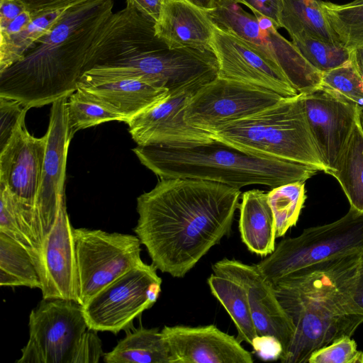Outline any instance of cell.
Wrapping results in <instances>:
<instances>
[{
	"label": "cell",
	"mask_w": 363,
	"mask_h": 363,
	"mask_svg": "<svg viewBox=\"0 0 363 363\" xmlns=\"http://www.w3.org/2000/svg\"><path fill=\"white\" fill-rule=\"evenodd\" d=\"M307 122L326 174L334 171L350 137L360 107L320 86L301 94Z\"/></svg>",
	"instance_id": "14"
},
{
	"label": "cell",
	"mask_w": 363,
	"mask_h": 363,
	"mask_svg": "<svg viewBox=\"0 0 363 363\" xmlns=\"http://www.w3.org/2000/svg\"><path fill=\"white\" fill-rule=\"evenodd\" d=\"M67 9L35 15L23 31L8 38H0V72L19 61L38 39L51 30Z\"/></svg>",
	"instance_id": "28"
},
{
	"label": "cell",
	"mask_w": 363,
	"mask_h": 363,
	"mask_svg": "<svg viewBox=\"0 0 363 363\" xmlns=\"http://www.w3.org/2000/svg\"><path fill=\"white\" fill-rule=\"evenodd\" d=\"M238 4L247 6L256 17L269 19L278 30L281 28L280 16L283 0H235Z\"/></svg>",
	"instance_id": "38"
},
{
	"label": "cell",
	"mask_w": 363,
	"mask_h": 363,
	"mask_svg": "<svg viewBox=\"0 0 363 363\" xmlns=\"http://www.w3.org/2000/svg\"><path fill=\"white\" fill-rule=\"evenodd\" d=\"M212 269L214 274L230 278L244 288L258 337H273L280 343L283 349L281 360L291 344L295 328L281 306L274 286L256 264L224 258L216 262Z\"/></svg>",
	"instance_id": "13"
},
{
	"label": "cell",
	"mask_w": 363,
	"mask_h": 363,
	"mask_svg": "<svg viewBox=\"0 0 363 363\" xmlns=\"http://www.w3.org/2000/svg\"><path fill=\"white\" fill-rule=\"evenodd\" d=\"M152 264L142 262L105 286L83 306L89 328L114 334L157 301L162 279Z\"/></svg>",
	"instance_id": "9"
},
{
	"label": "cell",
	"mask_w": 363,
	"mask_h": 363,
	"mask_svg": "<svg viewBox=\"0 0 363 363\" xmlns=\"http://www.w3.org/2000/svg\"><path fill=\"white\" fill-rule=\"evenodd\" d=\"M29 338L17 363H69L88 328L83 306L68 299H43L28 321Z\"/></svg>",
	"instance_id": "11"
},
{
	"label": "cell",
	"mask_w": 363,
	"mask_h": 363,
	"mask_svg": "<svg viewBox=\"0 0 363 363\" xmlns=\"http://www.w3.org/2000/svg\"><path fill=\"white\" fill-rule=\"evenodd\" d=\"M360 117H361L362 123L363 124V108H360Z\"/></svg>",
	"instance_id": "47"
},
{
	"label": "cell",
	"mask_w": 363,
	"mask_h": 363,
	"mask_svg": "<svg viewBox=\"0 0 363 363\" xmlns=\"http://www.w3.org/2000/svg\"><path fill=\"white\" fill-rule=\"evenodd\" d=\"M25 118L26 116L21 118L11 137L0 150V184L36 210L47 136L32 135L26 128Z\"/></svg>",
	"instance_id": "18"
},
{
	"label": "cell",
	"mask_w": 363,
	"mask_h": 363,
	"mask_svg": "<svg viewBox=\"0 0 363 363\" xmlns=\"http://www.w3.org/2000/svg\"><path fill=\"white\" fill-rule=\"evenodd\" d=\"M199 88L169 94L132 118L127 124L133 140L137 145L172 147L191 146L213 140L211 133L188 124L184 120V108Z\"/></svg>",
	"instance_id": "16"
},
{
	"label": "cell",
	"mask_w": 363,
	"mask_h": 363,
	"mask_svg": "<svg viewBox=\"0 0 363 363\" xmlns=\"http://www.w3.org/2000/svg\"><path fill=\"white\" fill-rule=\"evenodd\" d=\"M106 363H174L169 346L158 328L143 326L128 333L104 354Z\"/></svg>",
	"instance_id": "23"
},
{
	"label": "cell",
	"mask_w": 363,
	"mask_h": 363,
	"mask_svg": "<svg viewBox=\"0 0 363 363\" xmlns=\"http://www.w3.org/2000/svg\"><path fill=\"white\" fill-rule=\"evenodd\" d=\"M166 0H126V5L135 8L153 22L159 20L163 5Z\"/></svg>",
	"instance_id": "41"
},
{
	"label": "cell",
	"mask_w": 363,
	"mask_h": 363,
	"mask_svg": "<svg viewBox=\"0 0 363 363\" xmlns=\"http://www.w3.org/2000/svg\"><path fill=\"white\" fill-rule=\"evenodd\" d=\"M280 26L291 38L306 35L330 43L341 42L327 18L320 0H283Z\"/></svg>",
	"instance_id": "25"
},
{
	"label": "cell",
	"mask_w": 363,
	"mask_h": 363,
	"mask_svg": "<svg viewBox=\"0 0 363 363\" xmlns=\"http://www.w3.org/2000/svg\"><path fill=\"white\" fill-rule=\"evenodd\" d=\"M67 122L74 135L78 130L109 121L126 120L80 88L67 98Z\"/></svg>",
	"instance_id": "30"
},
{
	"label": "cell",
	"mask_w": 363,
	"mask_h": 363,
	"mask_svg": "<svg viewBox=\"0 0 363 363\" xmlns=\"http://www.w3.org/2000/svg\"><path fill=\"white\" fill-rule=\"evenodd\" d=\"M29 109L18 100L0 96V150L9 141L18 122Z\"/></svg>",
	"instance_id": "36"
},
{
	"label": "cell",
	"mask_w": 363,
	"mask_h": 363,
	"mask_svg": "<svg viewBox=\"0 0 363 363\" xmlns=\"http://www.w3.org/2000/svg\"><path fill=\"white\" fill-rule=\"evenodd\" d=\"M0 232L7 235L24 246L31 257L37 250V245L26 226L17 208L14 195L0 184Z\"/></svg>",
	"instance_id": "33"
},
{
	"label": "cell",
	"mask_w": 363,
	"mask_h": 363,
	"mask_svg": "<svg viewBox=\"0 0 363 363\" xmlns=\"http://www.w3.org/2000/svg\"><path fill=\"white\" fill-rule=\"evenodd\" d=\"M354 298L356 303L363 312V252L357 272Z\"/></svg>",
	"instance_id": "43"
},
{
	"label": "cell",
	"mask_w": 363,
	"mask_h": 363,
	"mask_svg": "<svg viewBox=\"0 0 363 363\" xmlns=\"http://www.w3.org/2000/svg\"><path fill=\"white\" fill-rule=\"evenodd\" d=\"M322 86L363 108V81L350 60L333 69L323 72Z\"/></svg>",
	"instance_id": "34"
},
{
	"label": "cell",
	"mask_w": 363,
	"mask_h": 363,
	"mask_svg": "<svg viewBox=\"0 0 363 363\" xmlns=\"http://www.w3.org/2000/svg\"><path fill=\"white\" fill-rule=\"evenodd\" d=\"M291 39L302 56L321 73L333 69L350 60V50L341 42L330 43L306 35Z\"/></svg>",
	"instance_id": "32"
},
{
	"label": "cell",
	"mask_w": 363,
	"mask_h": 363,
	"mask_svg": "<svg viewBox=\"0 0 363 363\" xmlns=\"http://www.w3.org/2000/svg\"><path fill=\"white\" fill-rule=\"evenodd\" d=\"M133 151L160 179L206 180L240 189L306 182L318 172L303 164L246 153L215 139L184 147L138 145Z\"/></svg>",
	"instance_id": "4"
},
{
	"label": "cell",
	"mask_w": 363,
	"mask_h": 363,
	"mask_svg": "<svg viewBox=\"0 0 363 363\" xmlns=\"http://www.w3.org/2000/svg\"><path fill=\"white\" fill-rule=\"evenodd\" d=\"M74 228L67 211L65 196L54 223L42 238L32 257L42 284L43 299L78 302Z\"/></svg>",
	"instance_id": "12"
},
{
	"label": "cell",
	"mask_w": 363,
	"mask_h": 363,
	"mask_svg": "<svg viewBox=\"0 0 363 363\" xmlns=\"http://www.w3.org/2000/svg\"><path fill=\"white\" fill-rule=\"evenodd\" d=\"M356 252H363V212L350 207L331 223L306 228L297 237L281 240L256 266L274 286L303 268Z\"/></svg>",
	"instance_id": "6"
},
{
	"label": "cell",
	"mask_w": 363,
	"mask_h": 363,
	"mask_svg": "<svg viewBox=\"0 0 363 363\" xmlns=\"http://www.w3.org/2000/svg\"><path fill=\"white\" fill-rule=\"evenodd\" d=\"M113 7V0H105L67 9L19 61L0 72V96L31 108L72 94L87 71L94 41Z\"/></svg>",
	"instance_id": "2"
},
{
	"label": "cell",
	"mask_w": 363,
	"mask_h": 363,
	"mask_svg": "<svg viewBox=\"0 0 363 363\" xmlns=\"http://www.w3.org/2000/svg\"><path fill=\"white\" fill-rule=\"evenodd\" d=\"M238 228L249 251L267 256L275 250V224L267 193L259 189L245 191L239 204Z\"/></svg>",
	"instance_id": "22"
},
{
	"label": "cell",
	"mask_w": 363,
	"mask_h": 363,
	"mask_svg": "<svg viewBox=\"0 0 363 363\" xmlns=\"http://www.w3.org/2000/svg\"><path fill=\"white\" fill-rule=\"evenodd\" d=\"M78 302L84 306L96 293L143 262L137 235L74 228Z\"/></svg>",
	"instance_id": "8"
},
{
	"label": "cell",
	"mask_w": 363,
	"mask_h": 363,
	"mask_svg": "<svg viewBox=\"0 0 363 363\" xmlns=\"http://www.w3.org/2000/svg\"><path fill=\"white\" fill-rule=\"evenodd\" d=\"M77 88L83 89L122 116L126 120V123L169 95L164 88L135 78L107 80L81 79Z\"/></svg>",
	"instance_id": "21"
},
{
	"label": "cell",
	"mask_w": 363,
	"mask_h": 363,
	"mask_svg": "<svg viewBox=\"0 0 363 363\" xmlns=\"http://www.w3.org/2000/svg\"><path fill=\"white\" fill-rule=\"evenodd\" d=\"M240 189L194 179H160L137 198L134 228L152 264L182 278L230 234Z\"/></svg>",
	"instance_id": "1"
},
{
	"label": "cell",
	"mask_w": 363,
	"mask_h": 363,
	"mask_svg": "<svg viewBox=\"0 0 363 363\" xmlns=\"http://www.w3.org/2000/svg\"><path fill=\"white\" fill-rule=\"evenodd\" d=\"M155 30L169 48L212 50L213 23L206 11L186 0H166Z\"/></svg>",
	"instance_id": "20"
},
{
	"label": "cell",
	"mask_w": 363,
	"mask_h": 363,
	"mask_svg": "<svg viewBox=\"0 0 363 363\" xmlns=\"http://www.w3.org/2000/svg\"><path fill=\"white\" fill-rule=\"evenodd\" d=\"M350 60L363 81V48L350 50Z\"/></svg>",
	"instance_id": "44"
},
{
	"label": "cell",
	"mask_w": 363,
	"mask_h": 363,
	"mask_svg": "<svg viewBox=\"0 0 363 363\" xmlns=\"http://www.w3.org/2000/svg\"><path fill=\"white\" fill-rule=\"evenodd\" d=\"M0 285L42 288L40 279L28 250L1 232Z\"/></svg>",
	"instance_id": "27"
},
{
	"label": "cell",
	"mask_w": 363,
	"mask_h": 363,
	"mask_svg": "<svg viewBox=\"0 0 363 363\" xmlns=\"http://www.w3.org/2000/svg\"><path fill=\"white\" fill-rule=\"evenodd\" d=\"M67 98L62 97L52 103L45 133L46 149L35 203L40 225L38 246L54 223L60 201L65 196L67 152L69 143L74 137L67 122Z\"/></svg>",
	"instance_id": "15"
},
{
	"label": "cell",
	"mask_w": 363,
	"mask_h": 363,
	"mask_svg": "<svg viewBox=\"0 0 363 363\" xmlns=\"http://www.w3.org/2000/svg\"><path fill=\"white\" fill-rule=\"evenodd\" d=\"M322 6L341 43L350 50L363 48V4L322 1Z\"/></svg>",
	"instance_id": "31"
},
{
	"label": "cell",
	"mask_w": 363,
	"mask_h": 363,
	"mask_svg": "<svg viewBox=\"0 0 363 363\" xmlns=\"http://www.w3.org/2000/svg\"><path fill=\"white\" fill-rule=\"evenodd\" d=\"M235 0H220L206 13L213 25L239 37L277 67L298 94L322 85V74L311 66L291 42L264 17L246 12Z\"/></svg>",
	"instance_id": "7"
},
{
	"label": "cell",
	"mask_w": 363,
	"mask_h": 363,
	"mask_svg": "<svg viewBox=\"0 0 363 363\" xmlns=\"http://www.w3.org/2000/svg\"><path fill=\"white\" fill-rule=\"evenodd\" d=\"M33 17V13L26 9L13 20L5 29L0 30V38H8L23 31L28 27Z\"/></svg>",
	"instance_id": "42"
},
{
	"label": "cell",
	"mask_w": 363,
	"mask_h": 363,
	"mask_svg": "<svg viewBox=\"0 0 363 363\" xmlns=\"http://www.w3.org/2000/svg\"><path fill=\"white\" fill-rule=\"evenodd\" d=\"M306 199L304 182L280 185L267 192L277 238L284 236L290 228L296 225Z\"/></svg>",
	"instance_id": "29"
},
{
	"label": "cell",
	"mask_w": 363,
	"mask_h": 363,
	"mask_svg": "<svg viewBox=\"0 0 363 363\" xmlns=\"http://www.w3.org/2000/svg\"><path fill=\"white\" fill-rule=\"evenodd\" d=\"M308 363H363V352L350 336H342L313 352Z\"/></svg>",
	"instance_id": "35"
},
{
	"label": "cell",
	"mask_w": 363,
	"mask_h": 363,
	"mask_svg": "<svg viewBox=\"0 0 363 363\" xmlns=\"http://www.w3.org/2000/svg\"><path fill=\"white\" fill-rule=\"evenodd\" d=\"M330 175L336 178L350 207L363 212V124L360 110Z\"/></svg>",
	"instance_id": "24"
},
{
	"label": "cell",
	"mask_w": 363,
	"mask_h": 363,
	"mask_svg": "<svg viewBox=\"0 0 363 363\" xmlns=\"http://www.w3.org/2000/svg\"><path fill=\"white\" fill-rule=\"evenodd\" d=\"M192 4L207 11L214 9L220 0H186Z\"/></svg>",
	"instance_id": "45"
},
{
	"label": "cell",
	"mask_w": 363,
	"mask_h": 363,
	"mask_svg": "<svg viewBox=\"0 0 363 363\" xmlns=\"http://www.w3.org/2000/svg\"><path fill=\"white\" fill-rule=\"evenodd\" d=\"M33 16L61 9H67L91 1L105 0H21Z\"/></svg>",
	"instance_id": "39"
},
{
	"label": "cell",
	"mask_w": 363,
	"mask_h": 363,
	"mask_svg": "<svg viewBox=\"0 0 363 363\" xmlns=\"http://www.w3.org/2000/svg\"><path fill=\"white\" fill-rule=\"evenodd\" d=\"M97 332L87 328L82 335L71 354L69 363H97L104 357L102 342Z\"/></svg>",
	"instance_id": "37"
},
{
	"label": "cell",
	"mask_w": 363,
	"mask_h": 363,
	"mask_svg": "<svg viewBox=\"0 0 363 363\" xmlns=\"http://www.w3.org/2000/svg\"><path fill=\"white\" fill-rule=\"evenodd\" d=\"M174 363H252L240 341L213 325L164 326L161 330Z\"/></svg>",
	"instance_id": "19"
},
{
	"label": "cell",
	"mask_w": 363,
	"mask_h": 363,
	"mask_svg": "<svg viewBox=\"0 0 363 363\" xmlns=\"http://www.w3.org/2000/svg\"><path fill=\"white\" fill-rule=\"evenodd\" d=\"M211 48L219 66V77L273 91L284 97L299 94L282 72L246 42L214 26Z\"/></svg>",
	"instance_id": "17"
},
{
	"label": "cell",
	"mask_w": 363,
	"mask_h": 363,
	"mask_svg": "<svg viewBox=\"0 0 363 363\" xmlns=\"http://www.w3.org/2000/svg\"><path fill=\"white\" fill-rule=\"evenodd\" d=\"M213 139L260 157L298 162L326 172L313 139L301 94L211 133Z\"/></svg>",
	"instance_id": "5"
},
{
	"label": "cell",
	"mask_w": 363,
	"mask_h": 363,
	"mask_svg": "<svg viewBox=\"0 0 363 363\" xmlns=\"http://www.w3.org/2000/svg\"><path fill=\"white\" fill-rule=\"evenodd\" d=\"M26 9V4L21 0H0V30L5 29Z\"/></svg>",
	"instance_id": "40"
},
{
	"label": "cell",
	"mask_w": 363,
	"mask_h": 363,
	"mask_svg": "<svg viewBox=\"0 0 363 363\" xmlns=\"http://www.w3.org/2000/svg\"><path fill=\"white\" fill-rule=\"evenodd\" d=\"M207 282L212 294L223 305L236 326L238 339L253 346L258 335L244 288L235 281L214 273Z\"/></svg>",
	"instance_id": "26"
},
{
	"label": "cell",
	"mask_w": 363,
	"mask_h": 363,
	"mask_svg": "<svg viewBox=\"0 0 363 363\" xmlns=\"http://www.w3.org/2000/svg\"><path fill=\"white\" fill-rule=\"evenodd\" d=\"M362 252L307 267L274 286L295 328L281 362L306 363L313 352L342 336L352 337L363 323V312L354 298Z\"/></svg>",
	"instance_id": "3"
},
{
	"label": "cell",
	"mask_w": 363,
	"mask_h": 363,
	"mask_svg": "<svg viewBox=\"0 0 363 363\" xmlns=\"http://www.w3.org/2000/svg\"><path fill=\"white\" fill-rule=\"evenodd\" d=\"M282 98L273 91L218 76L194 92L184 108V120L211 133L225 124L262 111Z\"/></svg>",
	"instance_id": "10"
},
{
	"label": "cell",
	"mask_w": 363,
	"mask_h": 363,
	"mask_svg": "<svg viewBox=\"0 0 363 363\" xmlns=\"http://www.w3.org/2000/svg\"><path fill=\"white\" fill-rule=\"evenodd\" d=\"M351 4H363V0H354L353 1L350 2Z\"/></svg>",
	"instance_id": "46"
}]
</instances>
